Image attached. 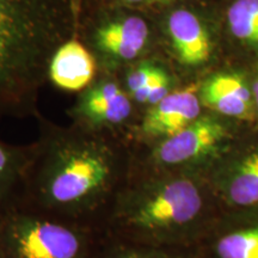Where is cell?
Masks as SVG:
<instances>
[{"label":"cell","instance_id":"cell-1","mask_svg":"<svg viewBox=\"0 0 258 258\" xmlns=\"http://www.w3.org/2000/svg\"><path fill=\"white\" fill-rule=\"evenodd\" d=\"M134 151L121 135L48 128L31 146L18 201L51 217L101 225L133 171Z\"/></svg>","mask_w":258,"mask_h":258},{"label":"cell","instance_id":"cell-2","mask_svg":"<svg viewBox=\"0 0 258 258\" xmlns=\"http://www.w3.org/2000/svg\"><path fill=\"white\" fill-rule=\"evenodd\" d=\"M74 28V0H0V120L36 114L55 51Z\"/></svg>","mask_w":258,"mask_h":258},{"label":"cell","instance_id":"cell-3","mask_svg":"<svg viewBox=\"0 0 258 258\" xmlns=\"http://www.w3.org/2000/svg\"><path fill=\"white\" fill-rule=\"evenodd\" d=\"M207 199L190 173L132 171L101 225L105 239L161 247L199 224Z\"/></svg>","mask_w":258,"mask_h":258},{"label":"cell","instance_id":"cell-4","mask_svg":"<svg viewBox=\"0 0 258 258\" xmlns=\"http://www.w3.org/2000/svg\"><path fill=\"white\" fill-rule=\"evenodd\" d=\"M103 240L97 228L51 217L19 201L0 217L4 258H97Z\"/></svg>","mask_w":258,"mask_h":258},{"label":"cell","instance_id":"cell-5","mask_svg":"<svg viewBox=\"0 0 258 258\" xmlns=\"http://www.w3.org/2000/svg\"><path fill=\"white\" fill-rule=\"evenodd\" d=\"M225 135L220 122L201 116L179 133L152 145L145 156L134 153L133 170L163 173L192 165L209 156Z\"/></svg>","mask_w":258,"mask_h":258},{"label":"cell","instance_id":"cell-6","mask_svg":"<svg viewBox=\"0 0 258 258\" xmlns=\"http://www.w3.org/2000/svg\"><path fill=\"white\" fill-rule=\"evenodd\" d=\"M199 93L200 86L191 84L170 92L156 105L147 108L140 121L129 132V144L134 139L151 146L152 143L165 140L191 124L201 117L202 102Z\"/></svg>","mask_w":258,"mask_h":258},{"label":"cell","instance_id":"cell-7","mask_svg":"<svg viewBox=\"0 0 258 258\" xmlns=\"http://www.w3.org/2000/svg\"><path fill=\"white\" fill-rule=\"evenodd\" d=\"M135 104L127 91L114 82L89 89L71 111L74 124L93 132L128 139L133 128Z\"/></svg>","mask_w":258,"mask_h":258},{"label":"cell","instance_id":"cell-8","mask_svg":"<svg viewBox=\"0 0 258 258\" xmlns=\"http://www.w3.org/2000/svg\"><path fill=\"white\" fill-rule=\"evenodd\" d=\"M203 105L219 114L235 118L252 117V93L235 76L220 74L208 79L200 88Z\"/></svg>","mask_w":258,"mask_h":258},{"label":"cell","instance_id":"cell-9","mask_svg":"<svg viewBox=\"0 0 258 258\" xmlns=\"http://www.w3.org/2000/svg\"><path fill=\"white\" fill-rule=\"evenodd\" d=\"M96 63L89 50L77 40H69L55 51L49 79L66 91H80L95 78Z\"/></svg>","mask_w":258,"mask_h":258},{"label":"cell","instance_id":"cell-10","mask_svg":"<svg viewBox=\"0 0 258 258\" xmlns=\"http://www.w3.org/2000/svg\"><path fill=\"white\" fill-rule=\"evenodd\" d=\"M167 28L173 48L183 63L196 66L208 60L211 42L200 19L188 10L172 12Z\"/></svg>","mask_w":258,"mask_h":258},{"label":"cell","instance_id":"cell-11","mask_svg":"<svg viewBox=\"0 0 258 258\" xmlns=\"http://www.w3.org/2000/svg\"><path fill=\"white\" fill-rule=\"evenodd\" d=\"M148 40V25L138 16L110 22L98 29L96 42L103 51L121 60H133Z\"/></svg>","mask_w":258,"mask_h":258},{"label":"cell","instance_id":"cell-12","mask_svg":"<svg viewBox=\"0 0 258 258\" xmlns=\"http://www.w3.org/2000/svg\"><path fill=\"white\" fill-rule=\"evenodd\" d=\"M31 146L18 147L0 141V217L21 198Z\"/></svg>","mask_w":258,"mask_h":258},{"label":"cell","instance_id":"cell-13","mask_svg":"<svg viewBox=\"0 0 258 258\" xmlns=\"http://www.w3.org/2000/svg\"><path fill=\"white\" fill-rule=\"evenodd\" d=\"M231 201L238 206L258 203V152L250 154L243 161L237 175L228 186Z\"/></svg>","mask_w":258,"mask_h":258},{"label":"cell","instance_id":"cell-14","mask_svg":"<svg viewBox=\"0 0 258 258\" xmlns=\"http://www.w3.org/2000/svg\"><path fill=\"white\" fill-rule=\"evenodd\" d=\"M214 252L218 258H258V227L222 235Z\"/></svg>","mask_w":258,"mask_h":258},{"label":"cell","instance_id":"cell-15","mask_svg":"<svg viewBox=\"0 0 258 258\" xmlns=\"http://www.w3.org/2000/svg\"><path fill=\"white\" fill-rule=\"evenodd\" d=\"M227 18L235 37L258 43V0H237L228 10Z\"/></svg>","mask_w":258,"mask_h":258},{"label":"cell","instance_id":"cell-16","mask_svg":"<svg viewBox=\"0 0 258 258\" xmlns=\"http://www.w3.org/2000/svg\"><path fill=\"white\" fill-rule=\"evenodd\" d=\"M97 258H171L161 247L144 246L105 239Z\"/></svg>","mask_w":258,"mask_h":258},{"label":"cell","instance_id":"cell-17","mask_svg":"<svg viewBox=\"0 0 258 258\" xmlns=\"http://www.w3.org/2000/svg\"><path fill=\"white\" fill-rule=\"evenodd\" d=\"M158 71L159 69L153 66H141L129 74L127 77V93L129 97L143 89L156 76Z\"/></svg>","mask_w":258,"mask_h":258},{"label":"cell","instance_id":"cell-18","mask_svg":"<svg viewBox=\"0 0 258 258\" xmlns=\"http://www.w3.org/2000/svg\"><path fill=\"white\" fill-rule=\"evenodd\" d=\"M127 5H150V4H161V3H169L171 0H122Z\"/></svg>","mask_w":258,"mask_h":258},{"label":"cell","instance_id":"cell-19","mask_svg":"<svg viewBox=\"0 0 258 258\" xmlns=\"http://www.w3.org/2000/svg\"><path fill=\"white\" fill-rule=\"evenodd\" d=\"M252 96L254 97V102L257 104V109H258V78L254 80L253 86H252Z\"/></svg>","mask_w":258,"mask_h":258},{"label":"cell","instance_id":"cell-20","mask_svg":"<svg viewBox=\"0 0 258 258\" xmlns=\"http://www.w3.org/2000/svg\"><path fill=\"white\" fill-rule=\"evenodd\" d=\"M0 258H4V257H3V253H2V251H0Z\"/></svg>","mask_w":258,"mask_h":258}]
</instances>
